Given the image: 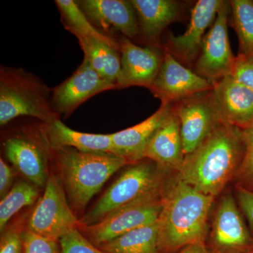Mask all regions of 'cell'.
Segmentation results:
<instances>
[{
	"mask_svg": "<svg viewBox=\"0 0 253 253\" xmlns=\"http://www.w3.org/2000/svg\"><path fill=\"white\" fill-rule=\"evenodd\" d=\"M244 149L242 129L220 122L194 152L185 156L176 176L215 199L234 180Z\"/></svg>",
	"mask_w": 253,
	"mask_h": 253,
	"instance_id": "cell-1",
	"label": "cell"
},
{
	"mask_svg": "<svg viewBox=\"0 0 253 253\" xmlns=\"http://www.w3.org/2000/svg\"><path fill=\"white\" fill-rule=\"evenodd\" d=\"M214 198L171 176L165 186L158 219L162 253H176L190 245L206 243L208 217Z\"/></svg>",
	"mask_w": 253,
	"mask_h": 253,
	"instance_id": "cell-2",
	"label": "cell"
},
{
	"mask_svg": "<svg viewBox=\"0 0 253 253\" xmlns=\"http://www.w3.org/2000/svg\"><path fill=\"white\" fill-rule=\"evenodd\" d=\"M51 160L73 211L81 213L116 172L131 163L113 154H90L72 148L51 149Z\"/></svg>",
	"mask_w": 253,
	"mask_h": 253,
	"instance_id": "cell-3",
	"label": "cell"
},
{
	"mask_svg": "<svg viewBox=\"0 0 253 253\" xmlns=\"http://www.w3.org/2000/svg\"><path fill=\"white\" fill-rule=\"evenodd\" d=\"M52 89L21 68H0V126L28 116L44 124L59 120L51 101Z\"/></svg>",
	"mask_w": 253,
	"mask_h": 253,
	"instance_id": "cell-4",
	"label": "cell"
},
{
	"mask_svg": "<svg viewBox=\"0 0 253 253\" xmlns=\"http://www.w3.org/2000/svg\"><path fill=\"white\" fill-rule=\"evenodd\" d=\"M171 176L149 159L129 165L80 219V226L96 224L126 206L161 192Z\"/></svg>",
	"mask_w": 253,
	"mask_h": 253,
	"instance_id": "cell-5",
	"label": "cell"
},
{
	"mask_svg": "<svg viewBox=\"0 0 253 253\" xmlns=\"http://www.w3.org/2000/svg\"><path fill=\"white\" fill-rule=\"evenodd\" d=\"M2 146L5 156L15 169L38 189H44L49 176L51 149L43 123L36 129H22L6 136Z\"/></svg>",
	"mask_w": 253,
	"mask_h": 253,
	"instance_id": "cell-6",
	"label": "cell"
},
{
	"mask_svg": "<svg viewBox=\"0 0 253 253\" xmlns=\"http://www.w3.org/2000/svg\"><path fill=\"white\" fill-rule=\"evenodd\" d=\"M44 193L28 218L26 227L38 235L57 240L78 229L80 219L70 206L58 174L49 173Z\"/></svg>",
	"mask_w": 253,
	"mask_h": 253,
	"instance_id": "cell-7",
	"label": "cell"
},
{
	"mask_svg": "<svg viewBox=\"0 0 253 253\" xmlns=\"http://www.w3.org/2000/svg\"><path fill=\"white\" fill-rule=\"evenodd\" d=\"M163 191L126 206L96 224L80 226L78 229L99 248L129 231L152 224L162 211Z\"/></svg>",
	"mask_w": 253,
	"mask_h": 253,
	"instance_id": "cell-8",
	"label": "cell"
},
{
	"mask_svg": "<svg viewBox=\"0 0 253 253\" xmlns=\"http://www.w3.org/2000/svg\"><path fill=\"white\" fill-rule=\"evenodd\" d=\"M208 238L206 246L210 253H246L253 251V234L231 191L219 200Z\"/></svg>",
	"mask_w": 253,
	"mask_h": 253,
	"instance_id": "cell-9",
	"label": "cell"
},
{
	"mask_svg": "<svg viewBox=\"0 0 253 253\" xmlns=\"http://www.w3.org/2000/svg\"><path fill=\"white\" fill-rule=\"evenodd\" d=\"M231 14L230 1H221L214 23L203 41L196 63L195 72L214 84L230 75L236 56L231 51L228 34V21Z\"/></svg>",
	"mask_w": 253,
	"mask_h": 253,
	"instance_id": "cell-10",
	"label": "cell"
},
{
	"mask_svg": "<svg viewBox=\"0 0 253 253\" xmlns=\"http://www.w3.org/2000/svg\"><path fill=\"white\" fill-rule=\"evenodd\" d=\"M211 91L200 93L172 104L180 123L185 156L194 152L215 126L221 122L213 102Z\"/></svg>",
	"mask_w": 253,
	"mask_h": 253,
	"instance_id": "cell-11",
	"label": "cell"
},
{
	"mask_svg": "<svg viewBox=\"0 0 253 253\" xmlns=\"http://www.w3.org/2000/svg\"><path fill=\"white\" fill-rule=\"evenodd\" d=\"M212 88V83L186 67L165 49L161 69L149 90L161 103L173 104Z\"/></svg>",
	"mask_w": 253,
	"mask_h": 253,
	"instance_id": "cell-12",
	"label": "cell"
},
{
	"mask_svg": "<svg viewBox=\"0 0 253 253\" xmlns=\"http://www.w3.org/2000/svg\"><path fill=\"white\" fill-rule=\"evenodd\" d=\"M114 89L116 84L101 77L84 59L71 76L52 89L51 101L60 116L68 117L92 96Z\"/></svg>",
	"mask_w": 253,
	"mask_h": 253,
	"instance_id": "cell-13",
	"label": "cell"
},
{
	"mask_svg": "<svg viewBox=\"0 0 253 253\" xmlns=\"http://www.w3.org/2000/svg\"><path fill=\"white\" fill-rule=\"evenodd\" d=\"M121 70L117 89L143 86L150 89L157 77L163 59V51L157 46L142 47L121 36L118 40Z\"/></svg>",
	"mask_w": 253,
	"mask_h": 253,
	"instance_id": "cell-14",
	"label": "cell"
},
{
	"mask_svg": "<svg viewBox=\"0 0 253 253\" xmlns=\"http://www.w3.org/2000/svg\"><path fill=\"white\" fill-rule=\"evenodd\" d=\"M221 0H199L191 9V18L185 32L168 36V49L181 63L192 64L199 57L206 30L212 26ZM211 28V27H210Z\"/></svg>",
	"mask_w": 253,
	"mask_h": 253,
	"instance_id": "cell-15",
	"label": "cell"
},
{
	"mask_svg": "<svg viewBox=\"0 0 253 253\" xmlns=\"http://www.w3.org/2000/svg\"><path fill=\"white\" fill-rule=\"evenodd\" d=\"M78 6L91 23L106 35L114 31L132 39L139 34L134 5L127 0H79Z\"/></svg>",
	"mask_w": 253,
	"mask_h": 253,
	"instance_id": "cell-16",
	"label": "cell"
},
{
	"mask_svg": "<svg viewBox=\"0 0 253 253\" xmlns=\"http://www.w3.org/2000/svg\"><path fill=\"white\" fill-rule=\"evenodd\" d=\"M211 94L221 122L241 129L253 122V90L231 75L214 83Z\"/></svg>",
	"mask_w": 253,
	"mask_h": 253,
	"instance_id": "cell-17",
	"label": "cell"
},
{
	"mask_svg": "<svg viewBox=\"0 0 253 253\" xmlns=\"http://www.w3.org/2000/svg\"><path fill=\"white\" fill-rule=\"evenodd\" d=\"M185 158L181 139L180 123L172 109L150 140L144 159L156 163L168 175H176Z\"/></svg>",
	"mask_w": 253,
	"mask_h": 253,
	"instance_id": "cell-18",
	"label": "cell"
},
{
	"mask_svg": "<svg viewBox=\"0 0 253 253\" xmlns=\"http://www.w3.org/2000/svg\"><path fill=\"white\" fill-rule=\"evenodd\" d=\"M172 110V104L161 103V106L147 119L111 134L113 154L133 164L144 159L145 151L155 132Z\"/></svg>",
	"mask_w": 253,
	"mask_h": 253,
	"instance_id": "cell-19",
	"label": "cell"
},
{
	"mask_svg": "<svg viewBox=\"0 0 253 253\" xmlns=\"http://www.w3.org/2000/svg\"><path fill=\"white\" fill-rule=\"evenodd\" d=\"M43 128L51 149L72 148L90 154H113L111 134L76 131L68 127L60 119L51 124L43 123Z\"/></svg>",
	"mask_w": 253,
	"mask_h": 253,
	"instance_id": "cell-20",
	"label": "cell"
},
{
	"mask_svg": "<svg viewBox=\"0 0 253 253\" xmlns=\"http://www.w3.org/2000/svg\"><path fill=\"white\" fill-rule=\"evenodd\" d=\"M145 41L155 43L169 25L177 21L179 8L172 0H131Z\"/></svg>",
	"mask_w": 253,
	"mask_h": 253,
	"instance_id": "cell-21",
	"label": "cell"
},
{
	"mask_svg": "<svg viewBox=\"0 0 253 253\" xmlns=\"http://www.w3.org/2000/svg\"><path fill=\"white\" fill-rule=\"evenodd\" d=\"M78 40L84 53V59L101 77L117 87L121 70L119 45H113L96 38H81Z\"/></svg>",
	"mask_w": 253,
	"mask_h": 253,
	"instance_id": "cell-22",
	"label": "cell"
},
{
	"mask_svg": "<svg viewBox=\"0 0 253 253\" xmlns=\"http://www.w3.org/2000/svg\"><path fill=\"white\" fill-rule=\"evenodd\" d=\"M99 249L105 253H162L158 238V220L129 231Z\"/></svg>",
	"mask_w": 253,
	"mask_h": 253,
	"instance_id": "cell-23",
	"label": "cell"
},
{
	"mask_svg": "<svg viewBox=\"0 0 253 253\" xmlns=\"http://www.w3.org/2000/svg\"><path fill=\"white\" fill-rule=\"evenodd\" d=\"M64 28L73 33L76 38H92L104 41L113 45H119L118 42L112 37L104 34L95 27L74 0L55 1Z\"/></svg>",
	"mask_w": 253,
	"mask_h": 253,
	"instance_id": "cell-24",
	"label": "cell"
},
{
	"mask_svg": "<svg viewBox=\"0 0 253 253\" xmlns=\"http://www.w3.org/2000/svg\"><path fill=\"white\" fill-rule=\"evenodd\" d=\"M231 23L239 40L238 56L253 58V1H230Z\"/></svg>",
	"mask_w": 253,
	"mask_h": 253,
	"instance_id": "cell-25",
	"label": "cell"
},
{
	"mask_svg": "<svg viewBox=\"0 0 253 253\" xmlns=\"http://www.w3.org/2000/svg\"><path fill=\"white\" fill-rule=\"evenodd\" d=\"M39 195L38 188L29 181H17L0 202L1 233L8 225L10 219L23 208L34 204Z\"/></svg>",
	"mask_w": 253,
	"mask_h": 253,
	"instance_id": "cell-26",
	"label": "cell"
},
{
	"mask_svg": "<svg viewBox=\"0 0 253 253\" xmlns=\"http://www.w3.org/2000/svg\"><path fill=\"white\" fill-rule=\"evenodd\" d=\"M244 155L234 178L235 185L253 191V122L242 129Z\"/></svg>",
	"mask_w": 253,
	"mask_h": 253,
	"instance_id": "cell-27",
	"label": "cell"
},
{
	"mask_svg": "<svg viewBox=\"0 0 253 253\" xmlns=\"http://www.w3.org/2000/svg\"><path fill=\"white\" fill-rule=\"evenodd\" d=\"M25 221V216L18 218L1 233L0 253H24L22 234L27 224Z\"/></svg>",
	"mask_w": 253,
	"mask_h": 253,
	"instance_id": "cell-28",
	"label": "cell"
},
{
	"mask_svg": "<svg viewBox=\"0 0 253 253\" xmlns=\"http://www.w3.org/2000/svg\"><path fill=\"white\" fill-rule=\"evenodd\" d=\"M60 253H105L91 244L78 229L59 239Z\"/></svg>",
	"mask_w": 253,
	"mask_h": 253,
	"instance_id": "cell-29",
	"label": "cell"
},
{
	"mask_svg": "<svg viewBox=\"0 0 253 253\" xmlns=\"http://www.w3.org/2000/svg\"><path fill=\"white\" fill-rule=\"evenodd\" d=\"M22 239L24 253H60L59 241L38 235L26 226Z\"/></svg>",
	"mask_w": 253,
	"mask_h": 253,
	"instance_id": "cell-30",
	"label": "cell"
},
{
	"mask_svg": "<svg viewBox=\"0 0 253 253\" xmlns=\"http://www.w3.org/2000/svg\"><path fill=\"white\" fill-rule=\"evenodd\" d=\"M230 75L236 81L253 90V58L237 55Z\"/></svg>",
	"mask_w": 253,
	"mask_h": 253,
	"instance_id": "cell-31",
	"label": "cell"
},
{
	"mask_svg": "<svg viewBox=\"0 0 253 253\" xmlns=\"http://www.w3.org/2000/svg\"><path fill=\"white\" fill-rule=\"evenodd\" d=\"M235 194L238 205L247 219L253 235V191L235 185Z\"/></svg>",
	"mask_w": 253,
	"mask_h": 253,
	"instance_id": "cell-32",
	"label": "cell"
},
{
	"mask_svg": "<svg viewBox=\"0 0 253 253\" xmlns=\"http://www.w3.org/2000/svg\"><path fill=\"white\" fill-rule=\"evenodd\" d=\"M14 178V171L2 158H0V197L3 199L11 189Z\"/></svg>",
	"mask_w": 253,
	"mask_h": 253,
	"instance_id": "cell-33",
	"label": "cell"
},
{
	"mask_svg": "<svg viewBox=\"0 0 253 253\" xmlns=\"http://www.w3.org/2000/svg\"><path fill=\"white\" fill-rule=\"evenodd\" d=\"M176 253H210L206 243H197L190 245Z\"/></svg>",
	"mask_w": 253,
	"mask_h": 253,
	"instance_id": "cell-34",
	"label": "cell"
},
{
	"mask_svg": "<svg viewBox=\"0 0 253 253\" xmlns=\"http://www.w3.org/2000/svg\"><path fill=\"white\" fill-rule=\"evenodd\" d=\"M246 253H253V251H251V252Z\"/></svg>",
	"mask_w": 253,
	"mask_h": 253,
	"instance_id": "cell-35",
	"label": "cell"
}]
</instances>
